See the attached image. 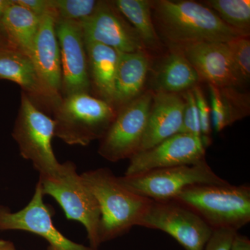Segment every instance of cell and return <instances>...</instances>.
<instances>
[{"label":"cell","instance_id":"20","mask_svg":"<svg viewBox=\"0 0 250 250\" xmlns=\"http://www.w3.org/2000/svg\"><path fill=\"white\" fill-rule=\"evenodd\" d=\"M208 85L211 125L216 132L249 116V94L241 93L233 87Z\"/></svg>","mask_w":250,"mask_h":250},{"label":"cell","instance_id":"18","mask_svg":"<svg viewBox=\"0 0 250 250\" xmlns=\"http://www.w3.org/2000/svg\"><path fill=\"white\" fill-rule=\"evenodd\" d=\"M149 67L150 59L146 50L120 52L113 101L116 109L141 95Z\"/></svg>","mask_w":250,"mask_h":250},{"label":"cell","instance_id":"26","mask_svg":"<svg viewBox=\"0 0 250 250\" xmlns=\"http://www.w3.org/2000/svg\"><path fill=\"white\" fill-rule=\"evenodd\" d=\"M231 60L242 84L250 80V41L246 36L227 42Z\"/></svg>","mask_w":250,"mask_h":250},{"label":"cell","instance_id":"7","mask_svg":"<svg viewBox=\"0 0 250 250\" xmlns=\"http://www.w3.org/2000/svg\"><path fill=\"white\" fill-rule=\"evenodd\" d=\"M117 179L129 191L156 202L173 200L190 186L229 184L215 173L205 159L193 165L157 169L135 175L117 177Z\"/></svg>","mask_w":250,"mask_h":250},{"label":"cell","instance_id":"12","mask_svg":"<svg viewBox=\"0 0 250 250\" xmlns=\"http://www.w3.org/2000/svg\"><path fill=\"white\" fill-rule=\"evenodd\" d=\"M56 30L62 63V98L90 93L88 59L81 23L57 20Z\"/></svg>","mask_w":250,"mask_h":250},{"label":"cell","instance_id":"17","mask_svg":"<svg viewBox=\"0 0 250 250\" xmlns=\"http://www.w3.org/2000/svg\"><path fill=\"white\" fill-rule=\"evenodd\" d=\"M185 100L179 93H154L139 152L154 147L180 132Z\"/></svg>","mask_w":250,"mask_h":250},{"label":"cell","instance_id":"14","mask_svg":"<svg viewBox=\"0 0 250 250\" xmlns=\"http://www.w3.org/2000/svg\"><path fill=\"white\" fill-rule=\"evenodd\" d=\"M179 49L198 74L200 80L218 87L242 84L227 42H204L174 47Z\"/></svg>","mask_w":250,"mask_h":250},{"label":"cell","instance_id":"8","mask_svg":"<svg viewBox=\"0 0 250 250\" xmlns=\"http://www.w3.org/2000/svg\"><path fill=\"white\" fill-rule=\"evenodd\" d=\"M154 93L141 94L122 106L103 138L98 153L111 162L130 159L139 152L150 111Z\"/></svg>","mask_w":250,"mask_h":250},{"label":"cell","instance_id":"25","mask_svg":"<svg viewBox=\"0 0 250 250\" xmlns=\"http://www.w3.org/2000/svg\"><path fill=\"white\" fill-rule=\"evenodd\" d=\"M100 1L95 0H52L57 20L82 23L93 16Z\"/></svg>","mask_w":250,"mask_h":250},{"label":"cell","instance_id":"27","mask_svg":"<svg viewBox=\"0 0 250 250\" xmlns=\"http://www.w3.org/2000/svg\"><path fill=\"white\" fill-rule=\"evenodd\" d=\"M185 100L183 122L180 132L193 135L202 139L200 118L197 110L195 94L192 89L187 90L183 95Z\"/></svg>","mask_w":250,"mask_h":250},{"label":"cell","instance_id":"4","mask_svg":"<svg viewBox=\"0 0 250 250\" xmlns=\"http://www.w3.org/2000/svg\"><path fill=\"white\" fill-rule=\"evenodd\" d=\"M117 111L113 104L90 93L64 97L53 112L54 136L70 146H88L103 137Z\"/></svg>","mask_w":250,"mask_h":250},{"label":"cell","instance_id":"6","mask_svg":"<svg viewBox=\"0 0 250 250\" xmlns=\"http://www.w3.org/2000/svg\"><path fill=\"white\" fill-rule=\"evenodd\" d=\"M39 182L43 195H49L58 202L67 220L82 223L86 230L90 247L98 249L101 244L99 238L100 207L82 175L77 174L75 164L67 161L58 177H39Z\"/></svg>","mask_w":250,"mask_h":250},{"label":"cell","instance_id":"3","mask_svg":"<svg viewBox=\"0 0 250 250\" xmlns=\"http://www.w3.org/2000/svg\"><path fill=\"white\" fill-rule=\"evenodd\" d=\"M187 206L213 230L238 229L250 222V188L248 185L197 184L179 192L173 200Z\"/></svg>","mask_w":250,"mask_h":250},{"label":"cell","instance_id":"15","mask_svg":"<svg viewBox=\"0 0 250 250\" xmlns=\"http://www.w3.org/2000/svg\"><path fill=\"white\" fill-rule=\"evenodd\" d=\"M0 80L18 83L31 102L43 112L57 108L62 98L51 93L29 56L12 48L0 49Z\"/></svg>","mask_w":250,"mask_h":250},{"label":"cell","instance_id":"29","mask_svg":"<svg viewBox=\"0 0 250 250\" xmlns=\"http://www.w3.org/2000/svg\"><path fill=\"white\" fill-rule=\"evenodd\" d=\"M237 233V231L230 229L213 230L205 250H230L233 237Z\"/></svg>","mask_w":250,"mask_h":250},{"label":"cell","instance_id":"28","mask_svg":"<svg viewBox=\"0 0 250 250\" xmlns=\"http://www.w3.org/2000/svg\"><path fill=\"white\" fill-rule=\"evenodd\" d=\"M196 100L199 118H200V129H201L202 141L205 148L209 146L210 142V133H211V116H210V105L202 88L200 86L192 88Z\"/></svg>","mask_w":250,"mask_h":250},{"label":"cell","instance_id":"2","mask_svg":"<svg viewBox=\"0 0 250 250\" xmlns=\"http://www.w3.org/2000/svg\"><path fill=\"white\" fill-rule=\"evenodd\" d=\"M81 175L100 207V243L118 238L133 227L139 226L153 200L125 188L108 169L87 171Z\"/></svg>","mask_w":250,"mask_h":250},{"label":"cell","instance_id":"5","mask_svg":"<svg viewBox=\"0 0 250 250\" xmlns=\"http://www.w3.org/2000/svg\"><path fill=\"white\" fill-rule=\"evenodd\" d=\"M54 131L53 118L39 109L22 92L12 136L21 156L31 161L41 178L58 177L63 169V164L57 161L52 147Z\"/></svg>","mask_w":250,"mask_h":250},{"label":"cell","instance_id":"32","mask_svg":"<svg viewBox=\"0 0 250 250\" xmlns=\"http://www.w3.org/2000/svg\"><path fill=\"white\" fill-rule=\"evenodd\" d=\"M11 48L2 27H0V49ZM13 49V48H12Z\"/></svg>","mask_w":250,"mask_h":250},{"label":"cell","instance_id":"22","mask_svg":"<svg viewBox=\"0 0 250 250\" xmlns=\"http://www.w3.org/2000/svg\"><path fill=\"white\" fill-rule=\"evenodd\" d=\"M41 18L11 0L1 20V27L11 48L30 57Z\"/></svg>","mask_w":250,"mask_h":250},{"label":"cell","instance_id":"11","mask_svg":"<svg viewBox=\"0 0 250 250\" xmlns=\"http://www.w3.org/2000/svg\"><path fill=\"white\" fill-rule=\"evenodd\" d=\"M205 151L201 139L193 135L179 133L130 158L125 175H135L175 166L193 165L205 160Z\"/></svg>","mask_w":250,"mask_h":250},{"label":"cell","instance_id":"16","mask_svg":"<svg viewBox=\"0 0 250 250\" xmlns=\"http://www.w3.org/2000/svg\"><path fill=\"white\" fill-rule=\"evenodd\" d=\"M57 17L52 9L41 18L30 58L44 84L55 96L62 98V63L56 30Z\"/></svg>","mask_w":250,"mask_h":250},{"label":"cell","instance_id":"19","mask_svg":"<svg viewBox=\"0 0 250 250\" xmlns=\"http://www.w3.org/2000/svg\"><path fill=\"white\" fill-rule=\"evenodd\" d=\"M90 86L98 98L113 104L120 52L103 44L85 42Z\"/></svg>","mask_w":250,"mask_h":250},{"label":"cell","instance_id":"31","mask_svg":"<svg viewBox=\"0 0 250 250\" xmlns=\"http://www.w3.org/2000/svg\"><path fill=\"white\" fill-rule=\"evenodd\" d=\"M230 250H250L249 238L237 233L233 237Z\"/></svg>","mask_w":250,"mask_h":250},{"label":"cell","instance_id":"24","mask_svg":"<svg viewBox=\"0 0 250 250\" xmlns=\"http://www.w3.org/2000/svg\"><path fill=\"white\" fill-rule=\"evenodd\" d=\"M205 3L225 24L243 35L249 36L250 0H208Z\"/></svg>","mask_w":250,"mask_h":250},{"label":"cell","instance_id":"33","mask_svg":"<svg viewBox=\"0 0 250 250\" xmlns=\"http://www.w3.org/2000/svg\"><path fill=\"white\" fill-rule=\"evenodd\" d=\"M0 250H17L12 242L0 239Z\"/></svg>","mask_w":250,"mask_h":250},{"label":"cell","instance_id":"1","mask_svg":"<svg viewBox=\"0 0 250 250\" xmlns=\"http://www.w3.org/2000/svg\"><path fill=\"white\" fill-rule=\"evenodd\" d=\"M152 11L159 30L171 47L228 42L246 36L225 24L213 10L196 1H152Z\"/></svg>","mask_w":250,"mask_h":250},{"label":"cell","instance_id":"30","mask_svg":"<svg viewBox=\"0 0 250 250\" xmlns=\"http://www.w3.org/2000/svg\"><path fill=\"white\" fill-rule=\"evenodd\" d=\"M14 1L15 2L40 18L52 9V0H14Z\"/></svg>","mask_w":250,"mask_h":250},{"label":"cell","instance_id":"34","mask_svg":"<svg viewBox=\"0 0 250 250\" xmlns=\"http://www.w3.org/2000/svg\"><path fill=\"white\" fill-rule=\"evenodd\" d=\"M10 2H11V0H0V27H1V20L4 16L5 11L9 6Z\"/></svg>","mask_w":250,"mask_h":250},{"label":"cell","instance_id":"9","mask_svg":"<svg viewBox=\"0 0 250 250\" xmlns=\"http://www.w3.org/2000/svg\"><path fill=\"white\" fill-rule=\"evenodd\" d=\"M139 226L167 233L186 250H205L213 231L200 215L175 200L153 201Z\"/></svg>","mask_w":250,"mask_h":250},{"label":"cell","instance_id":"13","mask_svg":"<svg viewBox=\"0 0 250 250\" xmlns=\"http://www.w3.org/2000/svg\"><path fill=\"white\" fill-rule=\"evenodd\" d=\"M81 25L85 42L103 44L123 53L146 50L139 34L112 1H100L93 16Z\"/></svg>","mask_w":250,"mask_h":250},{"label":"cell","instance_id":"21","mask_svg":"<svg viewBox=\"0 0 250 250\" xmlns=\"http://www.w3.org/2000/svg\"><path fill=\"white\" fill-rule=\"evenodd\" d=\"M172 52L161 62L154 77V88L158 91L179 93L197 86L200 81L198 74L179 49Z\"/></svg>","mask_w":250,"mask_h":250},{"label":"cell","instance_id":"23","mask_svg":"<svg viewBox=\"0 0 250 250\" xmlns=\"http://www.w3.org/2000/svg\"><path fill=\"white\" fill-rule=\"evenodd\" d=\"M112 2L131 22L146 49H157L159 47V36L153 22L152 1L116 0Z\"/></svg>","mask_w":250,"mask_h":250},{"label":"cell","instance_id":"10","mask_svg":"<svg viewBox=\"0 0 250 250\" xmlns=\"http://www.w3.org/2000/svg\"><path fill=\"white\" fill-rule=\"evenodd\" d=\"M43 196L39 182L30 202L22 209L11 212L8 207L0 205V231L19 230L39 235L48 243L47 250H99L64 236L54 226L51 210L44 203Z\"/></svg>","mask_w":250,"mask_h":250}]
</instances>
